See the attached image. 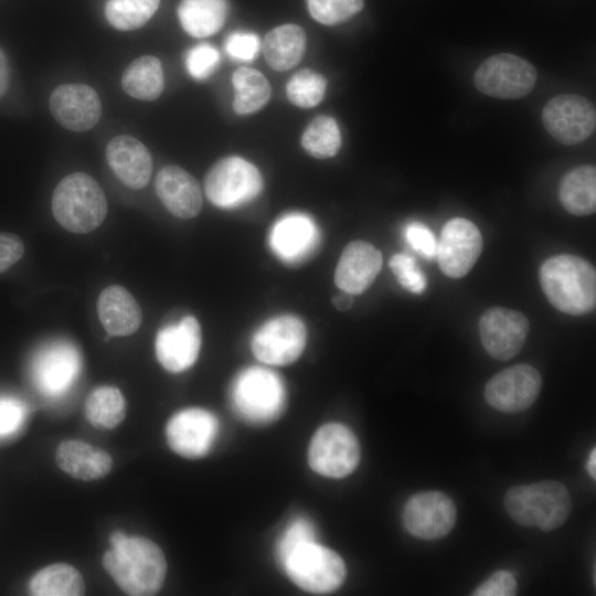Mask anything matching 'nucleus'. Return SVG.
Segmentation results:
<instances>
[{
    "label": "nucleus",
    "instance_id": "obj_12",
    "mask_svg": "<svg viewBox=\"0 0 596 596\" xmlns=\"http://www.w3.org/2000/svg\"><path fill=\"white\" fill-rule=\"evenodd\" d=\"M546 131L564 145H576L595 131L596 111L593 104L576 94H562L550 99L542 110Z\"/></svg>",
    "mask_w": 596,
    "mask_h": 596
},
{
    "label": "nucleus",
    "instance_id": "obj_27",
    "mask_svg": "<svg viewBox=\"0 0 596 596\" xmlns=\"http://www.w3.org/2000/svg\"><path fill=\"white\" fill-rule=\"evenodd\" d=\"M177 11L183 30L193 38L203 39L222 29L228 14V2L227 0H181Z\"/></svg>",
    "mask_w": 596,
    "mask_h": 596
},
{
    "label": "nucleus",
    "instance_id": "obj_34",
    "mask_svg": "<svg viewBox=\"0 0 596 596\" xmlns=\"http://www.w3.org/2000/svg\"><path fill=\"white\" fill-rule=\"evenodd\" d=\"M159 4L160 0H107L105 18L119 31H134L153 17Z\"/></svg>",
    "mask_w": 596,
    "mask_h": 596
},
{
    "label": "nucleus",
    "instance_id": "obj_6",
    "mask_svg": "<svg viewBox=\"0 0 596 596\" xmlns=\"http://www.w3.org/2000/svg\"><path fill=\"white\" fill-rule=\"evenodd\" d=\"M280 565L298 587L315 594L334 592L347 575L342 557L317 540L297 546Z\"/></svg>",
    "mask_w": 596,
    "mask_h": 596
},
{
    "label": "nucleus",
    "instance_id": "obj_33",
    "mask_svg": "<svg viewBox=\"0 0 596 596\" xmlns=\"http://www.w3.org/2000/svg\"><path fill=\"white\" fill-rule=\"evenodd\" d=\"M301 146L317 159H328L341 148V134L333 117L320 115L311 120L301 137Z\"/></svg>",
    "mask_w": 596,
    "mask_h": 596
},
{
    "label": "nucleus",
    "instance_id": "obj_8",
    "mask_svg": "<svg viewBox=\"0 0 596 596\" xmlns=\"http://www.w3.org/2000/svg\"><path fill=\"white\" fill-rule=\"evenodd\" d=\"M83 362L70 341L55 340L41 347L31 362V377L36 390L49 398L65 395L75 384Z\"/></svg>",
    "mask_w": 596,
    "mask_h": 596
},
{
    "label": "nucleus",
    "instance_id": "obj_21",
    "mask_svg": "<svg viewBox=\"0 0 596 596\" xmlns=\"http://www.w3.org/2000/svg\"><path fill=\"white\" fill-rule=\"evenodd\" d=\"M381 252L365 241L350 242L342 251L334 272V283L351 295L364 292L381 272Z\"/></svg>",
    "mask_w": 596,
    "mask_h": 596
},
{
    "label": "nucleus",
    "instance_id": "obj_9",
    "mask_svg": "<svg viewBox=\"0 0 596 596\" xmlns=\"http://www.w3.org/2000/svg\"><path fill=\"white\" fill-rule=\"evenodd\" d=\"M360 456L358 438L340 423L321 426L311 438L308 449L311 469L329 478H343L353 472Z\"/></svg>",
    "mask_w": 596,
    "mask_h": 596
},
{
    "label": "nucleus",
    "instance_id": "obj_46",
    "mask_svg": "<svg viewBox=\"0 0 596 596\" xmlns=\"http://www.w3.org/2000/svg\"><path fill=\"white\" fill-rule=\"evenodd\" d=\"M333 306L340 311L349 310L353 305V295L345 291H341L333 296L332 298Z\"/></svg>",
    "mask_w": 596,
    "mask_h": 596
},
{
    "label": "nucleus",
    "instance_id": "obj_13",
    "mask_svg": "<svg viewBox=\"0 0 596 596\" xmlns=\"http://www.w3.org/2000/svg\"><path fill=\"white\" fill-rule=\"evenodd\" d=\"M456 520V505L441 491L417 492L406 501L403 510L406 531L423 540H437L447 535Z\"/></svg>",
    "mask_w": 596,
    "mask_h": 596
},
{
    "label": "nucleus",
    "instance_id": "obj_3",
    "mask_svg": "<svg viewBox=\"0 0 596 596\" xmlns=\"http://www.w3.org/2000/svg\"><path fill=\"white\" fill-rule=\"evenodd\" d=\"M503 503L515 523L545 532L560 528L572 511L567 488L555 480L512 487L505 492Z\"/></svg>",
    "mask_w": 596,
    "mask_h": 596
},
{
    "label": "nucleus",
    "instance_id": "obj_2",
    "mask_svg": "<svg viewBox=\"0 0 596 596\" xmlns=\"http://www.w3.org/2000/svg\"><path fill=\"white\" fill-rule=\"evenodd\" d=\"M540 284L550 304L571 315H585L596 306V272L586 259L570 254L547 258L540 267Z\"/></svg>",
    "mask_w": 596,
    "mask_h": 596
},
{
    "label": "nucleus",
    "instance_id": "obj_22",
    "mask_svg": "<svg viewBox=\"0 0 596 596\" xmlns=\"http://www.w3.org/2000/svg\"><path fill=\"white\" fill-rule=\"evenodd\" d=\"M106 159L115 175L128 188H145L152 174V157L137 138L119 135L106 146Z\"/></svg>",
    "mask_w": 596,
    "mask_h": 596
},
{
    "label": "nucleus",
    "instance_id": "obj_35",
    "mask_svg": "<svg viewBox=\"0 0 596 596\" xmlns=\"http://www.w3.org/2000/svg\"><path fill=\"white\" fill-rule=\"evenodd\" d=\"M327 88V79L312 70H301L288 81V99L300 108H312L321 103Z\"/></svg>",
    "mask_w": 596,
    "mask_h": 596
},
{
    "label": "nucleus",
    "instance_id": "obj_15",
    "mask_svg": "<svg viewBox=\"0 0 596 596\" xmlns=\"http://www.w3.org/2000/svg\"><path fill=\"white\" fill-rule=\"evenodd\" d=\"M542 386L539 371L520 363L493 375L485 387L488 404L503 413H518L529 408L538 398Z\"/></svg>",
    "mask_w": 596,
    "mask_h": 596
},
{
    "label": "nucleus",
    "instance_id": "obj_1",
    "mask_svg": "<svg viewBox=\"0 0 596 596\" xmlns=\"http://www.w3.org/2000/svg\"><path fill=\"white\" fill-rule=\"evenodd\" d=\"M103 566L118 587L131 596L157 594L163 585L167 562L161 549L142 536L116 531L110 535Z\"/></svg>",
    "mask_w": 596,
    "mask_h": 596
},
{
    "label": "nucleus",
    "instance_id": "obj_40",
    "mask_svg": "<svg viewBox=\"0 0 596 596\" xmlns=\"http://www.w3.org/2000/svg\"><path fill=\"white\" fill-rule=\"evenodd\" d=\"M408 245L428 260L437 255V241L434 233L423 223L411 222L404 228Z\"/></svg>",
    "mask_w": 596,
    "mask_h": 596
},
{
    "label": "nucleus",
    "instance_id": "obj_32",
    "mask_svg": "<svg viewBox=\"0 0 596 596\" xmlns=\"http://www.w3.org/2000/svg\"><path fill=\"white\" fill-rule=\"evenodd\" d=\"M85 414L88 422L97 428H114L126 415V401L115 386L96 387L87 397Z\"/></svg>",
    "mask_w": 596,
    "mask_h": 596
},
{
    "label": "nucleus",
    "instance_id": "obj_7",
    "mask_svg": "<svg viewBox=\"0 0 596 596\" xmlns=\"http://www.w3.org/2000/svg\"><path fill=\"white\" fill-rule=\"evenodd\" d=\"M259 170L249 161L230 156L219 160L206 173L204 190L209 201L231 210L253 201L263 190Z\"/></svg>",
    "mask_w": 596,
    "mask_h": 596
},
{
    "label": "nucleus",
    "instance_id": "obj_43",
    "mask_svg": "<svg viewBox=\"0 0 596 596\" xmlns=\"http://www.w3.org/2000/svg\"><path fill=\"white\" fill-rule=\"evenodd\" d=\"M25 406L12 398L0 400V436L18 430L25 417Z\"/></svg>",
    "mask_w": 596,
    "mask_h": 596
},
{
    "label": "nucleus",
    "instance_id": "obj_10",
    "mask_svg": "<svg viewBox=\"0 0 596 596\" xmlns=\"http://www.w3.org/2000/svg\"><path fill=\"white\" fill-rule=\"evenodd\" d=\"M538 73L526 60L508 53L486 58L473 75L476 87L485 95L500 99L526 96L535 86Z\"/></svg>",
    "mask_w": 596,
    "mask_h": 596
},
{
    "label": "nucleus",
    "instance_id": "obj_31",
    "mask_svg": "<svg viewBox=\"0 0 596 596\" xmlns=\"http://www.w3.org/2000/svg\"><path fill=\"white\" fill-rule=\"evenodd\" d=\"M235 91L233 109L237 115L253 114L269 100L272 88L267 78L257 70L242 66L232 77Z\"/></svg>",
    "mask_w": 596,
    "mask_h": 596
},
{
    "label": "nucleus",
    "instance_id": "obj_14",
    "mask_svg": "<svg viewBox=\"0 0 596 596\" xmlns=\"http://www.w3.org/2000/svg\"><path fill=\"white\" fill-rule=\"evenodd\" d=\"M482 236L469 220L454 217L444 225L437 243L438 265L448 277L458 279L466 276L482 252Z\"/></svg>",
    "mask_w": 596,
    "mask_h": 596
},
{
    "label": "nucleus",
    "instance_id": "obj_42",
    "mask_svg": "<svg viewBox=\"0 0 596 596\" xmlns=\"http://www.w3.org/2000/svg\"><path fill=\"white\" fill-rule=\"evenodd\" d=\"M518 584L513 574L505 570L494 572L472 593L473 596H513Z\"/></svg>",
    "mask_w": 596,
    "mask_h": 596
},
{
    "label": "nucleus",
    "instance_id": "obj_28",
    "mask_svg": "<svg viewBox=\"0 0 596 596\" xmlns=\"http://www.w3.org/2000/svg\"><path fill=\"white\" fill-rule=\"evenodd\" d=\"M560 201L571 214L584 216L596 210V169L581 166L568 171L562 179Z\"/></svg>",
    "mask_w": 596,
    "mask_h": 596
},
{
    "label": "nucleus",
    "instance_id": "obj_17",
    "mask_svg": "<svg viewBox=\"0 0 596 596\" xmlns=\"http://www.w3.org/2000/svg\"><path fill=\"white\" fill-rule=\"evenodd\" d=\"M268 243L279 260L288 265H299L316 253L320 244V232L310 215L290 212L273 224Z\"/></svg>",
    "mask_w": 596,
    "mask_h": 596
},
{
    "label": "nucleus",
    "instance_id": "obj_25",
    "mask_svg": "<svg viewBox=\"0 0 596 596\" xmlns=\"http://www.w3.org/2000/svg\"><path fill=\"white\" fill-rule=\"evenodd\" d=\"M56 462L64 472L82 480L99 479L113 467V459L105 450L76 439L58 445Z\"/></svg>",
    "mask_w": 596,
    "mask_h": 596
},
{
    "label": "nucleus",
    "instance_id": "obj_26",
    "mask_svg": "<svg viewBox=\"0 0 596 596\" xmlns=\"http://www.w3.org/2000/svg\"><path fill=\"white\" fill-rule=\"evenodd\" d=\"M305 30L287 23L269 31L263 41V53L267 64L275 71H287L298 64L306 51Z\"/></svg>",
    "mask_w": 596,
    "mask_h": 596
},
{
    "label": "nucleus",
    "instance_id": "obj_18",
    "mask_svg": "<svg viewBox=\"0 0 596 596\" xmlns=\"http://www.w3.org/2000/svg\"><path fill=\"white\" fill-rule=\"evenodd\" d=\"M478 327L485 350L500 361L510 360L521 351L530 328L522 312L504 307L488 309L480 317Z\"/></svg>",
    "mask_w": 596,
    "mask_h": 596
},
{
    "label": "nucleus",
    "instance_id": "obj_29",
    "mask_svg": "<svg viewBox=\"0 0 596 596\" xmlns=\"http://www.w3.org/2000/svg\"><path fill=\"white\" fill-rule=\"evenodd\" d=\"M120 83L125 93L136 99H157L164 88L161 62L152 55L137 57L124 71Z\"/></svg>",
    "mask_w": 596,
    "mask_h": 596
},
{
    "label": "nucleus",
    "instance_id": "obj_44",
    "mask_svg": "<svg viewBox=\"0 0 596 596\" xmlns=\"http://www.w3.org/2000/svg\"><path fill=\"white\" fill-rule=\"evenodd\" d=\"M24 253L23 242L19 236L0 233V273L14 265Z\"/></svg>",
    "mask_w": 596,
    "mask_h": 596
},
{
    "label": "nucleus",
    "instance_id": "obj_41",
    "mask_svg": "<svg viewBox=\"0 0 596 596\" xmlns=\"http://www.w3.org/2000/svg\"><path fill=\"white\" fill-rule=\"evenodd\" d=\"M226 53L240 61H252L256 57L260 41L255 33L233 32L225 40Z\"/></svg>",
    "mask_w": 596,
    "mask_h": 596
},
{
    "label": "nucleus",
    "instance_id": "obj_16",
    "mask_svg": "<svg viewBox=\"0 0 596 596\" xmlns=\"http://www.w3.org/2000/svg\"><path fill=\"white\" fill-rule=\"evenodd\" d=\"M220 429L211 412L192 407L175 413L168 422L166 437L169 447L185 458L205 456L216 440Z\"/></svg>",
    "mask_w": 596,
    "mask_h": 596
},
{
    "label": "nucleus",
    "instance_id": "obj_36",
    "mask_svg": "<svg viewBox=\"0 0 596 596\" xmlns=\"http://www.w3.org/2000/svg\"><path fill=\"white\" fill-rule=\"evenodd\" d=\"M310 15L324 25L342 23L356 13L363 7V0H306Z\"/></svg>",
    "mask_w": 596,
    "mask_h": 596
},
{
    "label": "nucleus",
    "instance_id": "obj_45",
    "mask_svg": "<svg viewBox=\"0 0 596 596\" xmlns=\"http://www.w3.org/2000/svg\"><path fill=\"white\" fill-rule=\"evenodd\" d=\"M9 65L6 54L0 47V97L4 95L9 86Z\"/></svg>",
    "mask_w": 596,
    "mask_h": 596
},
{
    "label": "nucleus",
    "instance_id": "obj_23",
    "mask_svg": "<svg viewBox=\"0 0 596 596\" xmlns=\"http://www.w3.org/2000/svg\"><path fill=\"white\" fill-rule=\"evenodd\" d=\"M155 189L163 206L175 217L188 220L202 209V193L196 179L178 166L158 172Z\"/></svg>",
    "mask_w": 596,
    "mask_h": 596
},
{
    "label": "nucleus",
    "instance_id": "obj_19",
    "mask_svg": "<svg viewBox=\"0 0 596 596\" xmlns=\"http://www.w3.org/2000/svg\"><path fill=\"white\" fill-rule=\"evenodd\" d=\"M54 119L65 129L84 132L94 128L102 116V102L96 91L81 83L62 84L49 99Z\"/></svg>",
    "mask_w": 596,
    "mask_h": 596
},
{
    "label": "nucleus",
    "instance_id": "obj_39",
    "mask_svg": "<svg viewBox=\"0 0 596 596\" xmlns=\"http://www.w3.org/2000/svg\"><path fill=\"white\" fill-rule=\"evenodd\" d=\"M188 73L195 79L210 77L220 64L219 51L209 43L191 47L184 58Z\"/></svg>",
    "mask_w": 596,
    "mask_h": 596
},
{
    "label": "nucleus",
    "instance_id": "obj_38",
    "mask_svg": "<svg viewBox=\"0 0 596 596\" xmlns=\"http://www.w3.org/2000/svg\"><path fill=\"white\" fill-rule=\"evenodd\" d=\"M398 284L413 294H422L426 288V277L415 259L404 253L394 254L389 263Z\"/></svg>",
    "mask_w": 596,
    "mask_h": 596
},
{
    "label": "nucleus",
    "instance_id": "obj_37",
    "mask_svg": "<svg viewBox=\"0 0 596 596\" xmlns=\"http://www.w3.org/2000/svg\"><path fill=\"white\" fill-rule=\"evenodd\" d=\"M317 540L315 525L306 518L294 519L280 534L276 544V558L280 564L297 546Z\"/></svg>",
    "mask_w": 596,
    "mask_h": 596
},
{
    "label": "nucleus",
    "instance_id": "obj_20",
    "mask_svg": "<svg viewBox=\"0 0 596 596\" xmlns=\"http://www.w3.org/2000/svg\"><path fill=\"white\" fill-rule=\"evenodd\" d=\"M201 340L199 321L193 316H185L158 331L155 341L156 356L167 371L183 372L195 363Z\"/></svg>",
    "mask_w": 596,
    "mask_h": 596
},
{
    "label": "nucleus",
    "instance_id": "obj_47",
    "mask_svg": "<svg viewBox=\"0 0 596 596\" xmlns=\"http://www.w3.org/2000/svg\"><path fill=\"white\" fill-rule=\"evenodd\" d=\"M587 471L588 475L595 479L596 478V450L595 448L592 449L588 460H587Z\"/></svg>",
    "mask_w": 596,
    "mask_h": 596
},
{
    "label": "nucleus",
    "instance_id": "obj_30",
    "mask_svg": "<svg viewBox=\"0 0 596 596\" xmlns=\"http://www.w3.org/2000/svg\"><path fill=\"white\" fill-rule=\"evenodd\" d=\"M81 573L70 564L57 563L39 571L29 583L31 595L78 596L84 594Z\"/></svg>",
    "mask_w": 596,
    "mask_h": 596
},
{
    "label": "nucleus",
    "instance_id": "obj_4",
    "mask_svg": "<svg viewBox=\"0 0 596 596\" xmlns=\"http://www.w3.org/2000/svg\"><path fill=\"white\" fill-rule=\"evenodd\" d=\"M51 205L57 223L78 234L97 228L107 214L104 191L95 179L84 172L63 178L54 189Z\"/></svg>",
    "mask_w": 596,
    "mask_h": 596
},
{
    "label": "nucleus",
    "instance_id": "obj_5",
    "mask_svg": "<svg viewBox=\"0 0 596 596\" xmlns=\"http://www.w3.org/2000/svg\"><path fill=\"white\" fill-rule=\"evenodd\" d=\"M232 408L252 424H267L279 417L286 404L281 377L265 366H248L234 377L230 387Z\"/></svg>",
    "mask_w": 596,
    "mask_h": 596
},
{
    "label": "nucleus",
    "instance_id": "obj_24",
    "mask_svg": "<svg viewBox=\"0 0 596 596\" xmlns=\"http://www.w3.org/2000/svg\"><path fill=\"white\" fill-rule=\"evenodd\" d=\"M98 318L110 337H125L136 332L142 312L134 296L124 287H106L97 300Z\"/></svg>",
    "mask_w": 596,
    "mask_h": 596
},
{
    "label": "nucleus",
    "instance_id": "obj_11",
    "mask_svg": "<svg viewBox=\"0 0 596 596\" xmlns=\"http://www.w3.org/2000/svg\"><path fill=\"white\" fill-rule=\"evenodd\" d=\"M307 329L294 315H279L257 328L251 340L253 354L268 365H288L304 352Z\"/></svg>",
    "mask_w": 596,
    "mask_h": 596
}]
</instances>
